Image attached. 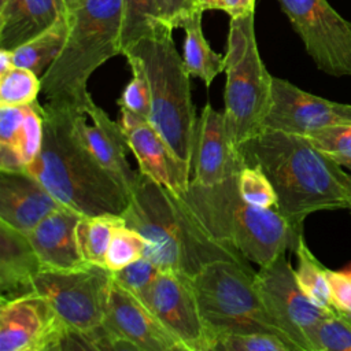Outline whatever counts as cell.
<instances>
[{
  "label": "cell",
  "instance_id": "bcb514c9",
  "mask_svg": "<svg viewBox=\"0 0 351 351\" xmlns=\"http://www.w3.org/2000/svg\"><path fill=\"white\" fill-rule=\"evenodd\" d=\"M5 3H7V0H0V7H1V5H4Z\"/></svg>",
  "mask_w": 351,
  "mask_h": 351
},
{
  "label": "cell",
  "instance_id": "4fadbf2b",
  "mask_svg": "<svg viewBox=\"0 0 351 351\" xmlns=\"http://www.w3.org/2000/svg\"><path fill=\"white\" fill-rule=\"evenodd\" d=\"M140 299L186 351H211V335L200 314L192 278L160 270Z\"/></svg>",
  "mask_w": 351,
  "mask_h": 351
},
{
  "label": "cell",
  "instance_id": "f6af8a7d",
  "mask_svg": "<svg viewBox=\"0 0 351 351\" xmlns=\"http://www.w3.org/2000/svg\"><path fill=\"white\" fill-rule=\"evenodd\" d=\"M350 326H351V314H343V313H337Z\"/></svg>",
  "mask_w": 351,
  "mask_h": 351
},
{
  "label": "cell",
  "instance_id": "ac0fdd59",
  "mask_svg": "<svg viewBox=\"0 0 351 351\" xmlns=\"http://www.w3.org/2000/svg\"><path fill=\"white\" fill-rule=\"evenodd\" d=\"M77 132L97 159L130 193L138 171L133 170L126 159L129 149L126 136L119 122L112 121L93 100L75 115Z\"/></svg>",
  "mask_w": 351,
  "mask_h": 351
},
{
  "label": "cell",
  "instance_id": "9c48e42d",
  "mask_svg": "<svg viewBox=\"0 0 351 351\" xmlns=\"http://www.w3.org/2000/svg\"><path fill=\"white\" fill-rule=\"evenodd\" d=\"M111 287L112 271L93 263L67 270L41 269L33 281V292L47 299L64 324L77 330L103 325Z\"/></svg>",
  "mask_w": 351,
  "mask_h": 351
},
{
  "label": "cell",
  "instance_id": "f35d334b",
  "mask_svg": "<svg viewBox=\"0 0 351 351\" xmlns=\"http://www.w3.org/2000/svg\"><path fill=\"white\" fill-rule=\"evenodd\" d=\"M165 19L174 27H180V22L192 11L199 8L196 0H158ZM202 10V8H200Z\"/></svg>",
  "mask_w": 351,
  "mask_h": 351
},
{
  "label": "cell",
  "instance_id": "3957f363",
  "mask_svg": "<svg viewBox=\"0 0 351 351\" xmlns=\"http://www.w3.org/2000/svg\"><path fill=\"white\" fill-rule=\"evenodd\" d=\"M122 218L145 239V258L160 270L192 278L214 261L248 262L233 247L207 233L177 193L140 171Z\"/></svg>",
  "mask_w": 351,
  "mask_h": 351
},
{
  "label": "cell",
  "instance_id": "e0dca14e",
  "mask_svg": "<svg viewBox=\"0 0 351 351\" xmlns=\"http://www.w3.org/2000/svg\"><path fill=\"white\" fill-rule=\"evenodd\" d=\"M195 181L214 185L239 174L244 162L234 147L223 111H217L210 101L197 118L193 152Z\"/></svg>",
  "mask_w": 351,
  "mask_h": 351
},
{
  "label": "cell",
  "instance_id": "5b68a950",
  "mask_svg": "<svg viewBox=\"0 0 351 351\" xmlns=\"http://www.w3.org/2000/svg\"><path fill=\"white\" fill-rule=\"evenodd\" d=\"M66 44L41 77L45 103L69 104L84 110L92 96L90 75L107 60L122 55V0H82L69 10Z\"/></svg>",
  "mask_w": 351,
  "mask_h": 351
},
{
  "label": "cell",
  "instance_id": "8d00e7d4",
  "mask_svg": "<svg viewBox=\"0 0 351 351\" xmlns=\"http://www.w3.org/2000/svg\"><path fill=\"white\" fill-rule=\"evenodd\" d=\"M332 306L337 313L351 314V273L326 269Z\"/></svg>",
  "mask_w": 351,
  "mask_h": 351
},
{
  "label": "cell",
  "instance_id": "277c9868",
  "mask_svg": "<svg viewBox=\"0 0 351 351\" xmlns=\"http://www.w3.org/2000/svg\"><path fill=\"white\" fill-rule=\"evenodd\" d=\"M177 196L207 233L258 266L288 250L295 251L303 236L277 208H258L244 202L239 193L237 176L214 185L192 180Z\"/></svg>",
  "mask_w": 351,
  "mask_h": 351
},
{
  "label": "cell",
  "instance_id": "ba28073f",
  "mask_svg": "<svg viewBox=\"0 0 351 351\" xmlns=\"http://www.w3.org/2000/svg\"><path fill=\"white\" fill-rule=\"evenodd\" d=\"M255 273L248 263L214 261L192 277L213 343L217 336L226 333L266 332L284 339L259 295Z\"/></svg>",
  "mask_w": 351,
  "mask_h": 351
},
{
  "label": "cell",
  "instance_id": "d6986e66",
  "mask_svg": "<svg viewBox=\"0 0 351 351\" xmlns=\"http://www.w3.org/2000/svg\"><path fill=\"white\" fill-rule=\"evenodd\" d=\"M60 206L29 171H0V222L27 234Z\"/></svg>",
  "mask_w": 351,
  "mask_h": 351
},
{
  "label": "cell",
  "instance_id": "ee69618b",
  "mask_svg": "<svg viewBox=\"0 0 351 351\" xmlns=\"http://www.w3.org/2000/svg\"><path fill=\"white\" fill-rule=\"evenodd\" d=\"M81 1H82V0H64V3H66V5H67L69 10H74L75 7L80 5Z\"/></svg>",
  "mask_w": 351,
  "mask_h": 351
},
{
  "label": "cell",
  "instance_id": "d4e9b609",
  "mask_svg": "<svg viewBox=\"0 0 351 351\" xmlns=\"http://www.w3.org/2000/svg\"><path fill=\"white\" fill-rule=\"evenodd\" d=\"M163 27L174 29L165 19L158 0H122V52Z\"/></svg>",
  "mask_w": 351,
  "mask_h": 351
},
{
  "label": "cell",
  "instance_id": "1f68e13d",
  "mask_svg": "<svg viewBox=\"0 0 351 351\" xmlns=\"http://www.w3.org/2000/svg\"><path fill=\"white\" fill-rule=\"evenodd\" d=\"M239 193L244 202L258 208H276L277 193L267 176L256 166L244 165L237 174Z\"/></svg>",
  "mask_w": 351,
  "mask_h": 351
},
{
  "label": "cell",
  "instance_id": "484cf974",
  "mask_svg": "<svg viewBox=\"0 0 351 351\" xmlns=\"http://www.w3.org/2000/svg\"><path fill=\"white\" fill-rule=\"evenodd\" d=\"M121 223H123L121 215H82L78 223L77 236L85 262L106 266L107 248L115 228Z\"/></svg>",
  "mask_w": 351,
  "mask_h": 351
},
{
  "label": "cell",
  "instance_id": "8992f818",
  "mask_svg": "<svg viewBox=\"0 0 351 351\" xmlns=\"http://www.w3.org/2000/svg\"><path fill=\"white\" fill-rule=\"evenodd\" d=\"M171 27H163L126 47L122 55L136 58L151 92L149 122L174 154L192 167L197 118L191 97V74L176 49Z\"/></svg>",
  "mask_w": 351,
  "mask_h": 351
},
{
  "label": "cell",
  "instance_id": "2e32d148",
  "mask_svg": "<svg viewBox=\"0 0 351 351\" xmlns=\"http://www.w3.org/2000/svg\"><path fill=\"white\" fill-rule=\"evenodd\" d=\"M119 123L138 171L174 193H182L191 180V166L181 160L148 118L121 108Z\"/></svg>",
  "mask_w": 351,
  "mask_h": 351
},
{
  "label": "cell",
  "instance_id": "603a6c76",
  "mask_svg": "<svg viewBox=\"0 0 351 351\" xmlns=\"http://www.w3.org/2000/svg\"><path fill=\"white\" fill-rule=\"evenodd\" d=\"M203 12V10L196 8L180 22V27L185 32L184 64L191 77L200 78L208 88L214 78L225 71V55L215 52L206 40L202 26Z\"/></svg>",
  "mask_w": 351,
  "mask_h": 351
},
{
  "label": "cell",
  "instance_id": "cb8c5ba5",
  "mask_svg": "<svg viewBox=\"0 0 351 351\" xmlns=\"http://www.w3.org/2000/svg\"><path fill=\"white\" fill-rule=\"evenodd\" d=\"M70 30L69 11L56 23L12 49L14 66L34 71L40 78L60 55Z\"/></svg>",
  "mask_w": 351,
  "mask_h": 351
},
{
  "label": "cell",
  "instance_id": "52a82bcc",
  "mask_svg": "<svg viewBox=\"0 0 351 351\" xmlns=\"http://www.w3.org/2000/svg\"><path fill=\"white\" fill-rule=\"evenodd\" d=\"M225 118L239 147L263 130L270 107L273 75L267 71L255 37V12L230 18L225 53Z\"/></svg>",
  "mask_w": 351,
  "mask_h": 351
},
{
  "label": "cell",
  "instance_id": "7402d4cb",
  "mask_svg": "<svg viewBox=\"0 0 351 351\" xmlns=\"http://www.w3.org/2000/svg\"><path fill=\"white\" fill-rule=\"evenodd\" d=\"M40 259L26 233L0 222V300L33 292Z\"/></svg>",
  "mask_w": 351,
  "mask_h": 351
},
{
  "label": "cell",
  "instance_id": "f546056e",
  "mask_svg": "<svg viewBox=\"0 0 351 351\" xmlns=\"http://www.w3.org/2000/svg\"><path fill=\"white\" fill-rule=\"evenodd\" d=\"M308 343L310 351H351V326L336 311L313 328Z\"/></svg>",
  "mask_w": 351,
  "mask_h": 351
},
{
  "label": "cell",
  "instance_id": "836d02e7",
  "mask_svg": "<svg viewBox=\"0 0 351 351\" xmlns=\"http://www.w3.org/2000/svg\"><path fill=\"white\" fill-rule=\"evenodd\" d=\"M44 141V115L43 104L38 100L26 104L25 118L18 134L16 148L19 149L26 166H29L40 154Z\"/></svg>",
  "mask_w": 351,
  "mask_h": 351
},
{
  "label": "cell",
  "instance_id": "6da1fadb",
  "mask_svg": "<svg viewBox=\"0 0 351 351\" xmlns=\"http://www.w3.org/2000/svg\"><path fill=\"white\" fill-rule=\"evenodd\" d=\"M244 165L259 167L277 193V210L298 232L317 211L351 208V174L306 136L263 129L239 147Z\"/></svg>",
  "mask_w": 351,
  "mask_h": 351
},
{
  "label": "cell",
  "instance_id": "30bf717a",
  "mask_svg": "<svg viewBox=\"0 0 351 351\" xmlns=\"http://www.w3.org/2000/svg\"><path fill=\"white\" fill-rule=\"evenodd\" d=\"M255 282L284 340L293 351H310V332L321 319L336 311L322 308L308 299L296 281L287 252L259 266Z\"/></svg>",
  "mask_w": 351,
  "mask_h": 351
},
{
  "label": "cell",
  "instance_id": "8fae6325",
  "mask_svg": "<svg viewBox=\"0 0 351 351\" xmlns=\"http://www.w3.org/2000/svg\"><path fill=\"white\" fill-rule=\"evenodd\" d=\"M317 69L351 77V22L328 0H277Z\"/></svg>",
  "mask_w": 351,
  "mask_h": 351
},
{
  "label": "cell",
  "instance_id": "74e56055",
  "mask_svg": "<svg viewBox=\"0 0 351 351\" xmlns=\"http://www.w3.org/2000/svg\"><path fill=\"white\" fill-rule=\"evenodd\" d=\"M26 106H0V143L16 145Z\"/></svg>",
  "mask_w": 351,
  "mask_h": 351
},
{
  "label": "cell",
  "instance_id": "d590c367",
  "mask_svg": "<svg viewBox=\"0 0 351 351\" xmlns=\"http://www.w3.org/2000/svg\"><path fill=\"white\" fill-rule=\"evenodd\" d=\"M160 269L148 258L143 256L136 262L125 266L118 271H112V278L125 289L141 298L149 288Z\"/></svg>",
  "mask_w": 351,
  "mask_h": 351
},
{
  "label": "cell",
  "instance_id": "83f0119b",
  "mask_svg": "<svg viewBox=\"0 0 351 351\" xmlns=\"http://www.w3.org/2000/svg\"><path fill=\"white\" fill-rule=\"evenodd\" d=\"M41 93V78L32 70L12 66L0 74V106H26Z\"/></svg>",
  "mask_w": 351,
  "mask_h": 351
},
{
  "label": "cell",
  "instance_id": "4dcf8cb0",
  "mask_svg": "<svg viewBox=\"0 0 351 351\" xmlns=\"http://www.w3.org/2000/svg\"><path fill=\"white\" fill-rule=\"evenodd\" d=\"M306 137L315 148L351 171V123L328 126Z\"/></svg>",
  "mask_w": 351,
  "mask_h": 351
},
{
  "label": "cell",
  "instance_id": "4316f807",
  "mask_svg": "<svg viewBox=\"0 0 351 351\" xmlns=\"http://www.w3.org/2000/svg\"><path fill=\"white\" fill-rule=\"evenodd\" d=\"M298 258V267L295 269V277L302 291L317 306L336 311L330 300V287L326 274V269L311 252L302 236L296 250L293 251Z\"/></svg>",
  "mask_w": 351,
  "mask_h": 351
},
{
  "label": "cell",
  "instance_id": "44dd1931",
  "mask_svg": "<svg viewBox=\"0 0 351 351\" xmlns=\"http://www.w3.org/2000/svg\"><path fill=\"white\" fill-rule=\"evenodd\" d=\"M67 11L64 0H7L0 7V48H18L51 27Z\"/></svg>",
  "mask_w": 351,
  "mask_h": 351
},
{
  "label": "cell",
  "instance_id": "d6a6232c",
  "mask_svg": "<svg viewBox=\"0 0 351 351\" xmlns=\"http://www.w3.org/2000/svg\"><path fill=\"white\" fill-rule=\"evenodd\" d=\"M211 351H293L280 336L266 332L226 333L217 336Z\"/></svg>",
  "mask_w": 351,
  "mask_h": 351
},
{
  "label": "cell",
  "instance_id": "e575fe53",
  "mask_svg": "<svg viewBox=\"0 0 351 351\" xmlns=\"http://www.w3.org/2000/svg\"><path fill=\"white\" fill-rule=\"evenodd\" d=\"M126 60L132 70V80L128 82L118 99V106L149 119L151 92L145 71L136 58L126 56Z\"/></svg>",
  "mask_w": 351,
  "mask_h": 351
},
{
  "label": "cell",
  "instance_id": "5bb4252c",
  "mask_svg": "<svg viewBox=\"0 0 351 351\" xmlns=\"http://www.w3.org/2000/svg\"><path fill=\"white\" fill-rule=\"evenodd\" d=\"M351 123V104L308 93L288 80L273 77L271 100L263 129L306 136L311 132Z\"/></svg>",
  "mask_w": 351,
  "mask_h": 351
},
{
  "label": "cell",
  "instance_id": "f1b7e54d",
  "mask_svg": "<svg viewBox=\"0 0 351 351\" xmlns=\"http://www.w3.org/2000/svg\"><path fill=\"white\" fill-rule=\"evenodd\" d=\"M147 241L134 229L123 223L118 225L112 233L106 252V267L118 271L125 266L145 256Z\"/></svg>",
  "mask_w": 351,
  "mask_h": 351
},
{
  "label": "cell",
  "instance_id": "ffe728a7",
  "mask_svg": "<svg viewBox=\"0 0 351 351\" xmlns=\"http://www.w3.org/2000/svg\"><path fill=\"white\" fill-rule=\"evenodd\" d=\"M81 218V213L60 206L27 233L41 269L67 270L88 263L82 258L77 236Z\"/></svg>",
  "mask_w": 351,
  "mask_h": 351
},
{
  "label": "cell",
  "instance_id": "9a60e30c",
  "mask_svg": "<svg viewBox=\"0 0 351 351\" xmlns=\"http://www.w3.org/2000/svg\"><path fill=\"white\" fill-rule=\"evenodd\" d=\"M103 324L117 340L118 350L186 351L154 311L114 278Z\"/></svg>",
  "mask_w": 351,
  "mask_h": 351
},
{
  "label": "cell",
  "instance_id": "7a4b0ae2",
  "mask_svg": "<svg viewBox=\"0 0 351 351\" xmlns=\"http://www.w3.org/2000/svg\"><path fill=\"white\" fill-rule=\"evenodd\" d=\"M80 110L69 104L44 101V141L27 171L60 204L82 215L122 217L130 193L81 140L75 126Z\"/></svg>",
  "mask_w": 351,
  "mask_h": 351
},
{
  "label": "cell",
  "instance_id": "b9f144b4",
  "mask_svg": "<svg viewBox=\"0 0 351 351\" xmlns=\"http://www.w3.org/2000/svg\"><path fill=\"white\" fill-rule=\"evenodd\" d=\"M14 66V59H12V51L0 48V74L5 73Z\"/></svg>",
  "mask_w": 351,
  "mask_h": 351
},
{
  "label": "cell",
  "instance_id": "7c38bea8",
  "mask_svg": "<svg viewBox=\"0 0 351 351\" xmlns=\"http://www.w3.org/2000/svg\"><path fill=\"white\" fill-rule=\"evenodd\" d=\"M69 329L36 292L0 300V351H60Z\"/></svg>",
  "mask_w": 351,
  "mask_h": 351
},
{
  "label": "cell",
  "instance_id": "7dc6e473",
  "mask_svg": "<svg viewBox=\"0 0 351 351\" xmlns=\"http://www.w3.org/2000/svg\"><path fill=\"white\" fill-rule=\"evenodd\" d=\"M350 211H351V208H350Z\"/></svg>",
  "mask_w": 351,
  "mask_h": 351
},
{
  "label": "cell",
  "instance_id": "60d3db41",
  "mask_svg": "<svg viewBox=\"0 0 351 351\" xmlns=\"http://www.w3.org/2000/svg\"><path fill=\"white\" fill-rule=\"evenodd\" d=\"M255 1L256 0H215L214 10H221L230 18H240L255 12Z\"/></svg>",
  "mask_w": 351,
  "mask_h": 351
},
{
  "label": "cell",
  "instance_id": "7bdbcfd3",
  "mask_svg": "<svg viewBox=\"0 0 351 351\" xmlns=\"http://www.w3.org/2000/svg\"><path fill=\"white\" fill-rule=\"evenodd\" d=\"M199 8H202L203 11H207V10H214V4H215V0H196Z\"/></svg>",
  "mask_w": 351,
  "mask_h": 351
},
{
  "label": "cell",
  "instance_id": "ab89813d",
  "mask_svg": "<svg viewBox=\"0 0 351 351\" xmlns=\"http://www.w3.org/2000/svg\"><path fill=\"white\" fill-rule=\"evenodd\" d=\"M0 171H27V166L15 145L0 143Z\"/></svg>",
  "mask_w": 351,
  "mask_h": 351
}]
</instances>
